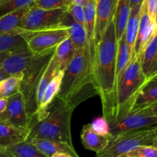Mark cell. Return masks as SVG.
<instances>
[{
  "instance_id": "1",
  "label": "cell",
  "mask_w": 157,
  "mask_h": 157,
  "mask_svg": "<svg viewBox=\"0 0 157 157\" xmlns=\"http://www.w3.org/2000/svg\"><path fill=\"white\" fill-rule=\"evenodd\" d=\"M117 39L114 20L107 25L95 48L93 75L98 96L102 104L103 116L110 124L117 117L116 64Z\"/></svg>"
},
{
  "instance_id": "2",
  "label": "cell",
  "mask_w": 157,
  "mask_h": 157,
  "mask_svg": "<svg viewBox=\"0 0 157 157\" xmlns=\"http://www.w3.org/2000/svg\"><path fill=\"white\" fill-rule=\"evenodd\" d=\"M98 95L90 62L88 47L76 52L73 59L63 71L61 88L57 98L75 110L83 101Z\"/></svg>"
},
{
  "instance_id": "3",
  "label": "cell",
  "mask_w": 157,
  "mask_h": 157,
  "mask_svg": "<svg viewBox=\"0 0 157 157\" xmlns=\"http://www.w3.org/2000/svg\"><path fill=\"white\" fill-rule=\"evenodd\" d=\"M73 112L74 110L67 107L64 101L56 97L47 108L42 119L30 121L26 140L38 138L65 143L74 147L71 131Z\"/></svg>"
},
{
  "instance_id": "4",
  "label": "cell",
  "mask_w": 157,
  "mask_h": 157,
  "mask_svg": "<svg viewBox=\"0 0 157 157\" xmlns=\"http://www.w3.org/2000/svg\"><path fill=\"white\" fill-rule=\"evenodd\" d=\"M147 80L141 70L139 56L132 55L128 66L123 72L117 82V112L116 118L113 121L122 118L133 109L136 95Z\"/></svg>"
},
{
  "instance_id": "5",
  "label": "cell",
  "mask_w": 157,
  "mask_h": 157,
  "mask_svg": "<svg viewBox=\"0 0 157 157\" xmlns=\"http://www.w3.org/2000/svg\"><path fill=\"white\" fill-rule=\"evenodd\" d=\"M56 48L35 54L27 67L21 73L19 91L23 96L26 112L32 120L37 110L36 94L38 84Z\"/></svg>"
},
{
  "instance_id": "6",
  "label": "cell",
  "mask_w": 157,
  "mask_h": 157,
  "mask_svg": "<svg viewBox=\"0 0 157 157\" xmlns=\"http://www.w3.org/2000/svg\"><path fill=\"white\" fill-rule=\"evenodd\" d=\"M144 146L157 147L156 127L114 135L110 138L107 147L96 153V157H123Z\"/></svg>"
},
{
  "instance_id": "7",
  "label": "cell",
  "mask_w": 157,
  "mask_h": 157,
  "mask_svg": "<svg viewBox=\"0 0 157 157\" xmlns=\"http://www.w3.org/2000/svg\"><path fill=\"white\" fill-rule=\"evenodd\" d=\"M157 123V104L143 108L133 109L121 119L110 123L112 136L156 127Z\"/></svg>"
},
{
  "instance_id": "8",
  "label": "cell",
  "mask_w": 157,
  "mask_h": 157,
  "mask_svg": "<svg viewBox=\"0 0 157 157\" xmlns=\"http://www.w3.org/2000/svg\"><path fill=\"white\" fill-rule=\"evenodd\" d=\"M65 12L66 8L48 10L32 5L25 13L18 30L35 32L60 27Z\"/></svg>"
},
{
  "instance_id": "9",
  "label": "cell",
  "mask_w": 157,
  "mask_h": 157,
  "mask_svg": "<svg viewBox=\"0 0 157 157\" xmlns=\"http://www.w3.org/2000/svg\"><path fill=\"white\" fill-rule=\"evenodd\" d=\"M18 31L24 38L29 50L34 54L56 48L60 43L68 38L67 27L64 25L35 32Z\"/></svg>"
},
{
  "instance_id": "10",
  "label": "cell",
  "mask_w": 157,
  "mask_h": 157,
  "mask_svg": "<svg viewBox=\"0 0 157 157\" xmlns=\"http://www.w3.org/2000/svg\"><path fill=\"white\" fill-rule=\"evenodd\" d=\"M0 121L18 128H29L30 120L21 92H17L8 98L6 109L0 113Z\"/></svg>"
},
{
  "instance_id": "11",
  "label": "cell",
  "mask_w": 157,
  "mask_h": 157,
  "mask_svg": "<svg viewBox=\"0 0 157 157\" xmlns=\"http://www.w3.org/2000/svg\"><path fill=\"white\" fill-rule=\"evenodd\" d=\"M157 29L144 44L139 55L141 70L147 79L157 75Z\"/></svg>"
},
{
  "instance_id": "12",
  "label": "cell",
  "mask_w": 157,
  "mask_h": 157,
  "mask_svg": "<svg viewBox=\"0 0 157 157\" xmlns=\"http://www.w3.org/2000/svg\"><path fill=\"white\" fill-rule=\"evenodd\" d=\"M117 0H95V44L101 39L114 16Z\"/></svg>"
},
{
  "instance_id": "13",
  "label": "cell",
  "mask_w": 157,
  "mask_h": 157,
  "mask_svg": "<svg viewBox=\"0 0 157 157\" xmlns=\"http://www.w3.org/2000/svg\"><path fill=\"white\" fill-rule=\"evenodd\" d=\"M34 55L35 54L28 47L12 51L4 60L0 68L9 77L21 74Z\"/></svg>"
},
{
  "instance_id": "14",
  "label": "cell",
  "mask_w": 157,
  "mask_h": 157,
  "mask_svg": "<svg viewBox=\"0 0 157 157\" xmlns=\"http://www.w3.org/2000/svg\"><path fill=\"white\" fill-rule=\"evenodd\" d=\"M84 17V29L87 36L90 62L93 71L94 61L95 56V0H87L83 6Z\"/></svg>"
},
{
  "instance_id": "15",
  "label": "cell",
  "mask_w": 157,
  "mask_h": 157,
  "mask_svg": "<svg viewBox=\"0 0 157 157\" xmlns=\"http://www.w3.org/2000/svg\"><path fill=\"white\" fill-rule=\"evenodd\" d=\"M156 22H153L147 13L145 3L143 1L141 5L140 16L139 28H138L137 35L135 41L134 48L132 55L139 56L140 52L142 50L144 44L147 42L148 38L153 33L155 29H157ZM132 56V55H131Z\"/></svg>"
},
{
  "instance_id": "16",
  "label": "cell",
  "mask_w": 157,
  "mask_h": 157,
  "mask_svg": "<svg viewBox=\"0 0 157 157\" xmlns=\"http://www.w3.org/2000/svg\"><path fill=\"white\" fill-rule=\"evenodd\" d=\"M62 25L67 27L68 38L71 40L76 52H83L87 48L85 29L83 25L73 19L66 11L62 18Z\"/></svg>"
},
{
  "instance_id": "17",
  "label": "cell",
  "mask_w": 157,
  "mask_h": 157,
  "mask_svg": "<svg viewBox=\"0 0 157 157\" xmlns=\"http://www.w3.org/2000/svg\"><path fill=\"white\" fill-rule=\"evenodd\" d=\"M63 78V71H61L52 81L49 82L46 87L45 90H44L43 96L41 98V102H40L39 105H38V108H37L36 112H35V115L32 120H35V121H39V120L42 119L44 117V113H45L46 110L48 107L50 106L52 101L55 100V98L58 96V93L60 91V88H61V80ZM31 120V121H32Z\"/></svg>"
},
{
  "instance_id": "18",
  "label": "cell",
  "mask_w": 157,
  "mask_h": 157,
  "mask_svg": "<svg viewBox=\"0 0 157 157\" xmlns=\"http://www.w3.org/2000/svg\"><path fill=\"white\" fill-rule=\"evenodd\" d=\"M27 142L35 146L40 151L42 152L47 156L52 157L55 153H67L74 157H80L75 151L74 147L69 146L65 143L58 142V141L50 140L45 139H38V138H32Z\"/></svg>"
},
{
  "instance_id": "19",
  "label": "cell",
  "mask_w": 157,
  "mask_h": 157,
  "mask_svg": "<svg viewBox=\"0 0 157 157\" xmlns=\"http://www.w3.org/2000/svg\"><path fill=\"white\" fill-rule=\"evenodd\" d=\"M29 133V128H18L0 121V146L8 148L26 141Z\"/></svg>"
},
{
  "instance_id": "20",
  "label": "cell",
  "mask_w": 157,
  "mask_h": 157,
  "mask_svg": "<svg viewBox=\"0 0 157 157\" xmlns=\"http://www.w3.org/2000/svg\"><path fill=\"white\" fill-rule=\"evenodd\" d=\"M155 104H157V75L148 78L143 84L136 95L132 110Z\"/></svg>"
},
{
  "instance_id": "21",
  "label": "cell",
  "mask_w": 157,
  "mask_h": 157,
  "mask_svg": "<svg viewBox=\"0 0 157 157\" xmlns=\"http://www.w3.org/2000/svg\"><path fill=\"white\" fill-rule=\"evenodd\" d=\"M112 136L99 134L93 130L90 124L84 125L81 133V142L84 148L95 152L96 153L101 152L107 147Z\"/></svg>"
},
{
  "instance_id": "22",
  "label": "cell",
  "mask_w": 157,
  "mask_h": 157,
  "mask_svg": "<svg viewBox=\"0 0 157 157\" xmlns=\"http://www.w3.org/2000/svg\"><path fill=\"white\" fill-rule=\"evenodd\" d=\"M141 5L142 3L130 8V15H129L127 25H126L125 32H124L126 42L131 52V55L133 53L136 35H137L138 28H139Z\"/></svg>"
},
{
  "instance_id": "23",
  "label": "cell",
  "mask_w": 157,
  "mask_h": 157,
  "mask_svg": "<svg viewBox=\"0 0 157 157\" xmlns=\"http://www.w3.org/2000/svg\"><path fill=\"white\" fill-rule=\"evenodd\" d=\"M130 12V6L129 0H117L116 8H115L114 16H113L115 32H116L117 41L124 35Z\"/></svg>"
},
{
  "instance_id": "24",
  "label": "cell",
  "mask_w": 157,
  "mask_h": 157,
  "mask_svg": "<svg viewBox=\"0 0 157 157\" xmlns=\"http://www.w3.org/2000/svg\"><path fill=\"white\" fill-rule=\"evenodd\" d=\"M76 51L71 40L69 38L60 43L56 47L54 53V58L59 65L61 71H64L67 64L75 56Z\"/></svg>"
},
{
  "instance_id": "25",
  "label": "cell",
  "mask_w": 157,
  "mask_h": 157,
  "mask_svg": "<svg viewBox=\"0 0 157 157\" xmlns=\"http://www.w3.org/2000/svg\"><path fill=\"white\" fill-rule=\"evenodd\" d=\"M130 59H131V52L127 46L125 36L124 35L122 38L117 41V54L116 64L117 87L118 81L126 67L128 66Z\"/></svg>"
},
{
  "instance_id": "26",
  "label": "cell",
  "mask_w": 157,
  "mask_h": 157,
  "mask_svg": "<svg viewBox=\"0 0 157 157\" xmlns=\"http://www.w3.org/2000/svg\"><path fill=\"white\" fill-rule=\"evenodd\" d=\"M61 68H60L59 65L58 63L56 62L55 59L54 58V55L52 56V59L49 61L47 67L44 70V73H43L42 77H41L40 82L38 84V89H37V94H36V101H37V108H38V105H39L40 102H41V98L43 96L44 90H45L46 87L48 84H49L51 81L61 71Z\"/></svg>"
},
{
  "instance_id": "27",
  "label": "cell",
  "mask_w": 157,
  "mask_h": 157,
  "mask_svg": "<svg viewBox=\"0 0 157 157\" xmlns=\"http://www.w3.org/2000/svg\"><path fill=\"white\" fill-rule=\"evenodd\" d=\"M29 8H25L0 17V35L18 30L20 27L23 16Z\"/></svg>"
},
{
  "instance_id": "28",
  "label": "cell",
  "mask_w": 157,
  "mask_h": 157,
  "mask_svg": "<svg viewBox=\"0 0 157 157\" xmlns=\"http://www.w3.org/2000/svg\"><path fill=\"white\" fill-rule=\"evenodd\" d=\"M28 47L24 38L18 30L0 35V53Z\"/></svg>"
},
{
  "instance_id": "29",
  "label": "cell",
  "mask_w": 157,
  "mask_h": 157,
  "mask_svg": "<svg viewBox=\"0 0 157 157\" xmlns=\"http://www.w3.org/2000/svg\"><path fill=\"white\" fill-rule=\"evenodd\" d=\"M21 74L9 76L0 81V99H7L19 91Z\"/></svg>"
},
{
  "instance_id": "30",
  "label": "cell",
  "mask_w": 157,
  "mask_h": 157,
  "mask_svg": "<svg viewBox=\"0 0 157 157\" xmlns=\"http://www.w3.org/2000/svg\"><path fill=\"white\" fill-rule=\"evenodd\" d=\"M8 149L16 157H50L27 141L8 147Z\"/></svg>"
},
{
  "instance_id": "31",
  "label": "cell",
  "mask_w": 157,
  "mask_h": 157,
  "mask_svg": "<svg viewBox=\"0 0 157 157\" xmlns=\"http://www.w3.org/2000/svg\"><path fill=\"white\" fill-rule=\"evenodd\" d=\"M34 0H0V17L32 6Z\"/></svg>"
},
{
  "instance_id": "32",
  "label": "cell",
  "mask_w": 157,
  "mask_h": 157,
  "mask_svg": "<svg viewBox=\"0 0 157 157\" xmlns=\"http://www.w3.org/2000/svg\"><path fill=\"white\" fill-rule=\"evenodd\" d=\"M123 157H157V148L152 146L140 147Z\"/></svg>"
},
{
  "instance_id": "33",
  "label": "cell",
  "mask_w": 157,
  "mask_h": 157,
  "mask_svg": "<svg viewBox=\"0 0 157 157\" xmlns=\"http://www.w3.org/2000/svg\"><path fill=\"white\" fill-rule=\"evenodd\" d=\"M33 5L40 9L48 10L65 9L67 6L65 0H34Z\"/></svg>"
},
{
  "instance_id": "34",
  "label": "cell",
  "mask_w": 157,
  "mask_h": 157,
  "mask_svg": "<svg viewBox=\"0 0 157 157\" xmlns=\"http://www.w3.org/2000/svg\"><path fill=\"white\" fill-rule=\"evenodd\" d=\"M90 125H91L93 130L99 134L107 136H112L110 132V126L104 117L96 118L93 121V123L90 124Z\"/></svg>"
},
{
  "instance_id": "35",
  "label": "cell",
  "mask_w": 157,
  "mask_h": 157,
  "mask_svg": "<svg viewBox=\"0 0 157 157\" xmlns=\"http://www.w3.org/2000/svg\"><path fill=\"white\" fill-rule=\"evenodd\" d=\"M66 11L71 15L75 21L81 24L84 27V17L83 6L78 4L67 5L66 7Z\"/></svg>"
},
{
  "instance_id": "36",
  "label": "cell",
  "mask_w": 157,
  "mask_h": 157,
  "mask_svg": "<svg viewBox=\"0 0 157 157\" xmlns=\"http://www.w3.org/2000/svg\"><path fill=\"white\" fill-rule=\"evenodd\" d=\"M147 13L153 22H156L157 0H144Z\"/></svg>"
},
{
  "instance_id": "37",
  "label": "cell",
  "mask_w": 157,
  "mask_h": 157,
  "mask_svg": "<svg viewBox=\"0 0 157 157\" xmlns=\"http://www.w3.org/2000/svg\"><path fill=\"white\" fill-rule=\"evenodd\" d=\"M0 157H16L8 148L0 146Z\"/></svg>"
},
{
  "instance_id": "38",
  "label": "cell",
  "mask_w": 157,
  "mask_h": 157,
  "mask_svg": "<svg viewBox=\"0 0 157 157\" xmlns=\"http://www.w3.org/2000/svg\"><path fill=\"white\" fill-rule=\"evenodd\" d=\"M67 5L70 4H78L80 6H84V3L87 2V0H65Z\"/></svg>"
},
{
  "instance_id": "39",
  "label": "cell",
  "mask_w": 157,
  "mask_h": 157,
  "mask_svg": "<svg viewBox=\"0 0 157 157\" xmlns=\"http://www.w3.org/2000/svg\"><path fill=\"white\" fill-rule=\"evenodd\" d=\"M7 99H0V113H2L6 109L7 105Z\"/></svg>"
},
{
  "instance_id": "40",
  "label": "cell",
  "mask_w": 157,
  "mask_h": 157,
  "mask_svg": "<svg viewBox=\"0 0 157 157\" xmlns=\"http://www.w3.org/2000/svg\"><path fill=\"white\" fill-rule=\"evenodd\" d=\"M12 52V51H11ZM10 52H2V53H0V67H1L2 64L4 61V60L6 59V57L8 56V55L9 54Z\"/></svg>"
},
{
  "instance_id": "41",
  "label": "cell",
  "mask_w": 157,
  "mask_h": 157,
  "mask_svg": "<svg viewBox=\"0 0 157 157\" xmlns=\"http://www.w3.org/2000/svg\"><path fill=\"white\" fill-rule=\"evenodd\" d=\"M143 1H144V0H129L130 8L133 7V6H136V5L138 4H141V3L143 2Z\"/></svg>"
},
{
  "instance_id": "42",
  "label": "cell",
  "mask_w": 157,
  "mask_h": 157,
  "mask_svg": "<svg viewBox=\"0 0 157 157\" xmlns=\"http://www.w3.org/2000/svg\"><path fill=\"white\" fill-rule=\"evenodd\" d=\"M52 157H74V156H71V155L67 154V153H55V154H54Z\"/></svg>"
},
{
  "instance_id": "43",
  "label": "cell",
  "mask_w": 157,
  "mask_h": 157,
  "mask_svg": "<svg viewBox=\"0 0 157 157\" xmlns=\"http://www.w3.org/2000/svg\"><path fill=\"white\" fill-rule=\"evenodd\" d=\"M8 77L9 76H8L7 75H6V73H5V72L3 71L1 68H0V81L5 79V78H8Z\"/></svg>"
}]
</instances>
